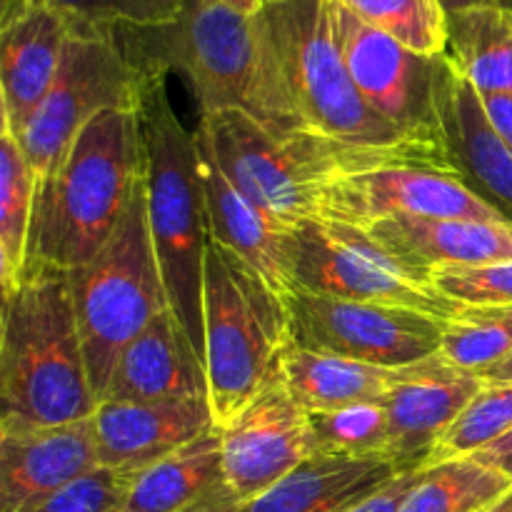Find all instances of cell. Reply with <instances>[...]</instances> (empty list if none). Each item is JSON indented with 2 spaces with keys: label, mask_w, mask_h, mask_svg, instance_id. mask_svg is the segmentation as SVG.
<instances>
[{
  "label": "cell",
  "mask_w": 512,
  "mask_h": 512,
  "mask_svg": "<svg viewBox=\"0 0 512 512\" xmlns=\"http://www.w3.org/2000/svg\"><path fill=\"white\" fill-rule=\"evenodd\" d=\"M100 468L95 420L0 435V512H30Z\"/></svg>",
  "instance_id": "obj_18"
},
{
  "label": "cell",
  "mask_w": 512,
  "mask_h": 512,
  "mask_svg": "<svg viewBox=\"0 0 512 512\" xmlns=\"http://www.w3.org/2000/svg\"><path fill=\"white\" fill-rule=\"evenodd\" d=\"M115 40L143 78L185 75L198 118L243 110L280 138L310 133L290 95L263 10L245 15L223 0H183L178 18L120 25Z\"/></svg>",
  "instance_id": "obj_1"
},
{
  "label": "cell",
  "mask_w": 512,
  "mask_h": 512,
  "mask_svg": "<svg viewBox=\"0 0 512 512\" xmlns=\"http://www.w3.org/2000/svg\"><path fill=\"white\" fill-rule=\"evenodd\" d=\"M483 103L498 133L512 148V95H488L483 98Z\"/></svg>",
  "instance_id": "obj_37"
},
{
  "label": "cell",
  "mask_w": 512,
  "mask_h": 512,
  "mask_svg": "<svg viewBox=\"0 0 512 512\" xmlns=\"http://www.w3.org/2000/svg\"><path fill=\"white\" fill-rule=\"evenodd\" d=\"M238 510H240V500L223 485V488L210 493L208 498L200 500L198 505H193V508H188L185 512H238Z\"/></svg>",
  "instance_id": "obj_39"
},
{
  "label": "cell",
  "mask_w": 512,
  "mask_h": 512,
  "mask_svg": "<svg viewBox=\"0 0 512 512\" xmlns=\"http://www.w3.org/2000/svg\"><path fill=\"white\" fill-rule=\"evenodd\" d=\"M0 403V435L78 423L98 410L65 270L28 263L3 295Z\"/></svg>",
  "instance_id": "obj_2"
},
{
  "label": "cell",
  "mask_w": 512,
  "mask_h": 512,
  "mask_svg": "<svg viewBox=\"0 0 512 512\" xmlns=\"http://www.w3.org/2000/svg\"><path fill=\"white\" fill-rule=\"evenodd\" d=\"M293 345L378 368H408L440 353L448 320L393 305L328 295H285Z\"/></svg>",
  "instance_id": "obj_11"
},
{
  "label": "cell",
  "mask_w": 512,
  "mask_h": 512,
  "mask_svg": "<svg viewBox=\"0 0 512 512\" xmlns=\"http://www.w3.org/2000/svg\"><path fill=\"white\" fill-rule=\"evenodd\" d=\"M290 263L298 290L328 298L410 308L450 320L463 310L433 278L390 253L370 230L338 220H303L290 228Z\"/></svg>",
  "instance_id": "obj_9"
},
{
  "label": "cell",
  "mask_w": 512,
  "mask_h": 512,
  "mask_svg": "<svg viewBox=\"0 0 512 512\" xmlns=\"http://www.w3.org/2000/svg\"><path fill=\"white\" fill-rule=\"evenodd\" d=\"M368 230L390 253L430 278L438 268L512 263V220L390 218Z\"/></svg>",
  "instance_id": "obj_22"
},
{
  "label": "cell",
  "mask_w": 512,
  "mask_h": 512,
  "mask_svg": "<svg viewBox=\"0 0 512 512\" xmlns=\"http://www.w3.org/2000/svg\"><path fill=\"white\" fill-rule=\"evenodd\" d=\"M70 285L90 385L100 403L123 350L170 308L150 235L145 173L115 233L93 260L70 273Z\"/></svg>",
  "instance_id": "obj_8"
},
{
  "label": "cell",
  "mask_w": 512,
  "mask_h": 512,
  "mask_svg": "<svg viewBox=\"0 0 512 512\" xmlns=\"http://www.w3.org/2000/svg\"><path fill=\"white\" fill-rule=\"evenodd\" d=\"M270 3H278V0H263V8H265V5H270Z\"/></svg>",
  "instance_id": "obj_45"
},
{
  "label": "cell",
  "mask_w": 512,
  "mask_h": 512,
  "mask_svg": "<svg viewBox=\"0 0 512 512\" xmlns=\"http://www.w3.org/2000/svg\"><path fill=\"white\" fill-rule=\"evenodd\" d=\"M148 220L168 303L205 360L203 283L210 245L198 138L175 115L165 78H150L138 103Z\"/></svg>",
  "instance_id": "obj_4"
},
{
  "label": "cell",
  "mask_w": 512,
  "mask_h": 512,
  "mask_svg": "<svg viewBox=\"0 0 512 512\" xmlns=\"http://www.w3.org/2000/svg\"><path fill=\"white\" fill-rule=\"evenodd\" d=\"M512 430V383H485V388L460 413L453 428L443 435L428 465L445 460L473 458ZM425 465V468H428Z\"/></svg>",
  "instance_id": "obj_31"
},
{
  "label": "cell",
  "mask_w": 512,
  "mask_h": 512,
  "mask_svg": "<svg viewBox=\"0 0 512 512\" xmlns=\"http://www.w3.org/2000/svg\"><path fill=\"white\" fill-rule=\"evenodd\" d=\"M483 388L480 375L455 368L440 353L400 370L398 383L380 400L388 413L385 458L400 475L423 470L435 445Z\"/></svg>",
  "instance_id": "obj_15"
},
{
  "label": "cell",
  "mask_w": 512,
  "mask_h": 512,
  "mask_svg": "<svg viewBox=\"0 0 512 512\" xmlns=\"http://www.w3.org/2000/svg\"><path fill=\"white\" fill-rule=\"evenodd\" d=\"M195 133L213 150L230 183L288 228L318 220L320 200L333 180L380 165H400L315 133L280 138L243 110L200 115Z\"/></svg>",
  "instance_id": "obj_7"
},
{
  "label": "cell",
  "mask_w": 512,
  "mask_h": 512,
  "mask_svg": "<svg viewBox=\"0 0 512 512\" xmlns=\"http://www.w3.org/2000/svg\"><path fill=\"white\" fill-rule=\"evenodd\" d=\"M440 355L455 368L483 375L512 355V305L463 308L448 320Z\"/></svg>",
  "instance_id": "obj_29"
},
{
  "label": "cell",
  "mask_w": 512,
  "mask_h": 512,
  "mask_svg": "<svg viewBox=\"0 0 512 512\" xmlns=\"http://www.w3.org/2000/svg\"><path fill=\"white\" fill-rule=\"evenodd\" d=\"M225 5H230V8L240 10V13L245 15H255L263 10V0H223Z\"/></svg>",
  "instance_id": "obj_43"
},
{
  "label": "cell",
  "mask_w": 512,
  "mask_h": 512,
  "mask_svg": "<svg viewBox=\"0 0 512 512\" xmlns=\"http://www.w3.org/2000/svg\"><path fill=\"white\" fill-rule=\"evenodd\" d=\"M473 458L480 460L483 465H490V468L500 470V473L508 475L512 480V430L505 435V438H500L498 443L490 445V448L475 453Z\"/></svg>",
  "instance_id": "obj_38"
},
{
  "label": "cell",
  "mask_w": 512,
  "mask_h": 512,
  "mask_svg": "<svg viewBox=\"0 0 512 512\" xmlns=\"http://www.w3.org/2000/svg\"><path fill=\"white\" fill-rule=\"evenodd\" d=\"M93 420L100 465L130 475L215 430L208 398L103 400Z\"/></svg>",
  "instance_id": "obj_17"
},
{
  "label": "cell",
  "mask_w": 512,
  "mask_h": 512,
  "mask_svg": "<svg viewBox=\"0 0 512 512\" xmlns=\"http://www.w3.org/2000/svg\"><path fill=\"white\" fill-rule=\"evenodd\" d=\"M223 485V443L215 428L140 470L120 512H185Z\"/></svg>",
  "instance_id": "obj_25"
},
{
  "label": "cell",
  "mask_w": 512,
  "mask_h": 512,
  "mask_svg": "<svg viewBox=\"0 0 512 512\" xmlns=\"http://www.w3.org/2000/svg\"><path fill=\"white\" fill-rule=\"evenodd\" d=\"M358 18L425 58L448 53V13L440 0H338Z\"/></svg>",
  "instance_id": "obj_30"
},
{
  "label": "cell",
  "mask_w": 512,
  "mask_h": 512,
  "mask_svg": "<svg viewBox=\"0 0 512 512\" xmlns=\"http://www.w3.org/2000/svg\"><path fill=\"white\" fill-rule=\"evenodd\" d=\"M512 480L475 458L445 460L420 470L400 512H490Z\"/></svg>",
  "instance_id": "obj_28"
},
{
  "label": "cell",
  "mask_w": 512,
  "mask_h": 512,
  "mask_svg": "<svg viewBox=\"0 0 512 512\" xmlns=\"http://www.w3.org/2000/svg\"><path fill=\"white\" fill-rule=\"evenodd\" d=\"M333 23L350 75L370 108L450 173L438 120V58L413 53L333 0Z\"/></svg>",
  "instance_id": "obj_12"
},
{
  "label": "cell",
  "mask_w": 512,
  "mask_h": 512,
  "mask_svg": "<svg viewBox=\"0 0 512 512\" xmlns=\"http://www.w3.org/2000/svg\"><path fill=\"white\" fill-rule=\"evenodd\" d=\"M205 373L215 428L280 380L293 345L285 298L243 258L210 240L203 283Z\"/></svg>",
  "instance_id": "obj_6"
},
{
  "label": "cell",
  "mask_w": 512,
  "mask_h": 512,
  "mask_svg": "<svg viewBox=\"0 0 512 512\" xmlns=\"http://www.w3.org/2000/svg\"><path fill=\"white\" fill-rule=\"evenodd\" d=\"M295 100L310 133L385 163L445 170L375 113L350 75L333 23V0H278L263 8Z\"/></svg>",
  "instance_id": "obj_5"
},
{
  "label": "cell",
  "mask_w": 512,
  "mask_h": 512,
  "mask_svg": "<svg viewBox=\"0 0 512 512\" xmlns=\"http://www.w3.org/2000/svg\"><path fill=\"white\" fill-rule=\"evenodd\" d=\"M308 415L315 455L370 458L388 450V413L383 403H360Z\"/></svg>",
  "instance_id": "obj_32"
},
{
  "label": "cell",
  "mask_w": 512,
  "mask_h": 512,
  "mask_svg": "<svg viewBox=\"0 0 512 512\" xmlns=\"http://www.w3.org/2000/svg\"><path fill=\"white\" fill-rule=\"evenodd\" d=\"M28 10H30L28 0H0V30L13 25L18 18H23Z\"/></svg>",
  "instance_id": "obj_40"
},
{
  "label": "cell",
  "mask_w": 512,
  "mask_h": 512,
  "mask_svg": "<svg viewBox=\"0 0 512 512\" xmlns=\"http://www.w3.org/2000/svg\"><path fill=\"white\" fill-rule=\"evenodd\" d=\"M438 120L450 173L512 220V148L448 55L438 65Z\"/></svg>",
  "instance_id": "obj_16"
},
{
  "label": "cell",
  "mask_w": 512,
  "mask_h": 512,
  "mask_svg": "<svg viewBox=\"0 0 512 512\" xmlns=\"http://www.w3.org/2000/svg\"><path fill=\"white\" fill-rule=\"evenodd\" d=\"M38 180L20 148L18 138L8 130L0 135V285L8 295L20 283L25 270L33 230Z\"/></svg>",
  "instance_id": "obj_27"
},
{
  "label": "cell",
  "mask_w": 512,
  "mask_h": 512,
  "mask_svg": "<svg viewBox=\"0 0 512 512\" xmlns=\"http://www.w3.org/2000/svg\"><path fill=\"white\" fill-rule=\"evenodd\" d=\"M480 378H483L485 383H512V355L500 365H495V368L485 370Z\"/></svg>",
  "instance_id": "obj_42"
},
{
  "label": "cell",
  "mask_w": 512,
  "mask_h": 512,
  "mask_svg": "<svg viewBox=\"0 0 512 512\" xmlns=\"http://www.w3.org/2000/svg\"><path fill=\"white\" fill-rule=\"evenodd\" d=\"M225 488L240 500L265 490L315 455L310 415L290 398L283 380L270 385L243 413L220 428Z\"/></svg>",
  "instance_id": "obj_14"
},
{
  "label": "cell",
  "mask_w": 512,
  "mask_h": 512,
  "mask_svg": "<svg viewBox=\"0 0 512 512\" xmlns=\"http://www.w3.org/2000/svg\"><path fill=\"white\" fill-rule=\"evenodd\" d=\"M318 218L365 230L390 218L510 220L455 173L425 165H380L333 180Z\"/></svg>",
  "instance_id": "obj_13"
},
{
  "label": "cell",
  "mask_w": 512,
  "mask_h": 512,
  "mask_svg": "<svg viewBox=\"0 0 512 512\" xmlns=\"http://www.w3.org/2000/svg\"><path fill=\"white\" fill-rule=\"evenodd\" d=\"M145 173L135 110L95 115L35 195L28 263L73 273L103 250Z\"/></svg>",
  "instance_id": "obj_3"
},
{
  "label": "cell",
  "mask_w": 512,
  "mask_h": 512,
  "mask_svg": "<svg viewBox=\"0 0 512 512\" xmlns=\"http://www.w3.org/2000/svg\"><path fill=\"white\" fill-rule=\"evenodd\" d=\"M400 370L290 345L283 355L280 380L305 413H330L350 405L380 403L398 383Z\"/></svg>",
  "instance_id": "obj_24"
},
{
  "label": "cell",
  "mask_w": 512,
  "mask_h": 512,
  "mask_svg": "<svg viewBox=\"0 0 512 512\" xmlns=\"http://www.w3.org/2000/svg\"><path fill=\"white\" fill-rule=\"evenodd\" d=\"M445 13H455V10L473 8V5H503V8H512V0H440Z\"/></svg>",
  "instance_id": "obj_41"
},
{
  "label": "cell",
  "mask_w": 512,
  "mask_h": 512,
  "mask_svg": "<svg viewBox=\"0 0 512 512\" xmlns=\"http://www.w3.org/2000/svg\"><path fill=\"white\" fill-rule=\"evenodd\" d=\"M418 478H420V470L398 475L393 483L385 485L383 490L370 495L368 500H363V503L355 505V508H350L348 512H400L405 498H408L410 490H413V485L418 483Z\"/></svg>",
  "instance_id": "obj_36"
},
{
  "label": "cell",
  "mask_w": 512,
  "mask_h": 512,
  "mask_svg": "<svg viewBox=\"0 0 512 512\" xmlns=\"http://www.w3.org/2000/svg\"><path fill=\"white\" fill-rule=\"evenodd\" d=\"M490 512H512V488L508 490V495H505V498L500 500V503L495 505V508Z\"/></svg>",
  "instance_id": "obj_44"
},
{
  "label": "cell",
  "mask_w": 512,
  "mask_h": 512,
  "mask_svg": "<svg viewBox=\"0 0 512 512\" xmlns=\"http://www.w3.org/2000/svg\"><path fill=\"white\" fill-rule=\"evenodd\" d=\"M148 80L128 63L115 30L70 25L53 88L18 138L38 188L95 115L105 110H138Z\"/></svg>",
  "instance_id": "obj_10"
},
{
  "label": "cell",
  "mask_w": 512,
  "mask_h": 512,
  "mask_svg": "<svg viewBox=\"0 0 512 512\" xmlns=\"http://www.w3.org/2000/svg\"><path fill=\"white\" fill-rule=\"evenodd\" d=\"M433 285L463 308L512 305V263L480 265V268H438Z\"/></svg>",
  "instance_id": "obj_35"
},
{
  "label": "cell",
  "mask_w": 512,
  "mask_h": 512,
  "mask_svg": "<svg viewBox=\"0 0 512 512\" xmlns=\"http://www.w3.org/2000/svg\"><path fill=\"white\" fill-rule=\"evenodd\" d=\"M133 478L135 475L100 465L30 512H120L128 500Z\"/></svg>",
  "instance_id": "obj_34"
},
{
  "label": "cell",
  "mask_w": 512,
  "mask_h": 512,
  "mask_svg": "<svg viewBox=\"0 0 512 512\" xmlns=\"http://www.w3.org/2000/svg\"><path fill=\"white\" fill-rule=\"evenodd\" d=\"M398 475L385 455H310L263 495L240 503L238 512H348Z\"/></svg>",
  "instance_id": "obj_23"
},
{
  "label": "cell",
  "mask_w": 512,
  "mask_h": 512,
  "mask_svg": "<svg viewBox=\"0 0 512 512\" xmlns=\"http://www.w3.org/2000/svg\"><path fill=\"white\" fill-rule=\"evenodd\" d=\"M195 138L210 240L243 258L283 298L295 293L298 285L290 263V228L245 198L223 173L208 143L198 133Z\"/></svg>",
  "instance_id": "obj_19"
},
{
  "label": "cell",
  "mask_w": 512,
  "mask_h": 512,
  "mask_svg": "<svg viewBox=\"0 0 512 512\" xmlns=\"http://www.w3.org/2000/svg\"><path fill=\"white\" fill-rule=\"evenodd\" d=\"M30 8H50L73 28L115 30L120 25H160L178 18L183 0H28Z\"/></svg>",
  "instance_id": "obj_33"
},
{
  "label": "cell",
  "mask_w": 512,
  "mask_h": 512,
  "mask_svg": "<svg viewBox=\"0 0 512 512\" xmlns=\"http://www.w3.org/2000/svg\"><path fill=\"white\" fill-rule=\"evenodd\" d=\"M68 38V18L38 5L0 30V115L15 138L53 88Z\"/></svg>",
  "instance_id": "obj_21"
},
{
  "label": "cell",
  "mask_w": 512,
  "mask_h": 512,
  "mask_svg": "<svg viewBox=\"0 0 512 512\" xmlns=\"http://www.w3.org/2000/svg\"><path fill=\"white\" fill-rule=\"evenodd\" d=\"M445 55L480 98L512 95V8L473 5L448 13Z\"/></svg>",
  "instance_id": "obj_26"
},
{
  "label": "cell",
  "mask_w": 512,
  "mask_h": 512,
  "mask_svg": "<svg viewBox=\"0 0 512 512\" xmlns=\"http://www.w3.org/2000/svg\"><path fill=\"white\" fill-rule=\"evenodd\" d=\"M185 398H208V373L178 315L165 308L123 350L100 403Z\"/></svg>",
  "instance_id": "obj_20"
}]
</instances>
